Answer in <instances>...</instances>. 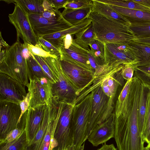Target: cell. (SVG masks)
I'll use <instances>...</instances> for the list:
<instances>
[{"instance_id":"6da1fadb","label":"cell","mask_w":150,"mask_h":150,"mask_svg":"<svg viewBox=\"0 0 150 150\" xmlns=\"http://www.w3.org/2000/svg\"><path fill=\"white\" fill-rule=\"evenodd\" d=\"M140 91L135 90L129 117L125 121L115 123L114 138L118 150H143L144 142L138 124V110Z\"/></svg>"},{"instance_id":"7a4b0ae2","label":"cell","mask_w":150,"mask_h":150,"mask_svg":"<svg viewBox=\"0 0 150 150\" xmlns=\"http://www.w3.org/2000/svg\"><path fill=\"white\" fill-rule=\"evenodd\" d=\"M87 18L92 21L95 39L103 43H126L136 38L129 26L91 11Z\"/></svg>"},{"instance_id":"3957f363","label":"cell","mask_w":150,"mask_h":150,"mask_svg":"<svg viewBox=\"0 0 150 150\" xmlns=\"http://www.w3.org/2000/svg\"><path fill=\"white\" fill-rule=\"evenodd\" d=\"M22 44L20 40H17L8 48L0 51V73L27 87L29 72L26 59L22 53Z\"/></svg>"},{"instance_id":"277c9868","label":"cell","mask_w":150,"mask_h":150,"mask_svg":"<svg viewBox=\"0 0 150 150\" xmlns=\"http://www.w3.org/2000/svg\"><path fill=\"white\" fill-rule=\"evenodd\" d=\"M93 96L92 91L74 106L72 116L74 150H78L88 139Z\"/></svg>"},{"instance_id":"5b68a950","label":"cell","mask_w":150,"mask_h":150,"mask_svg":"<svg viewBox=\"0 0 150 150\" xmlns=\"http://www.w3.org/2000/svg\"><path fill=\"white\" fill-rule=\"evenodd\" d=\"M44 58L57 79L55 83H52V96L60 101L75 105L78 96L62 70L59 58L51 57Z\"/></svg>"},{"instance_id":"8992f818","label":"cell","mask_w":150,"mask_h":150,"mask_svg":"<svg viewBox=\"0 0 150 150\" xmlns=\"http://www.w3.org/2000/svg\"><path fill=\"white\" fill-rule=\"evenodd\" d=\"M74 105L66 103L64 106L56 128L50 150H65L72 145V116Z\"/></svg>"},{"instance_id":"52a82bcc","label":"cell","mask_w":150,"mask_h":150,"mask_svg":"<svg viewBox=\"0 0 150 150\" xmlns=\"http://www.w3.org/2000/svg\"><path fill=\"white\" fill-rule=\"evenodd\" d=\"M13 12L8 16L9 22L15 27L17 40L21 38L25 44L35 46L38 42V37L34 32L31 24L28 13L23 7L15 0Z\"/></svg>"},{"instance_id":"ba28073f","label":"cell","mask_w":150,"mask_h":150,"mask_svg":"<svg viewBox=\"0 0 150 150\" xmlns=\"http://www.w3.org/2000/svg\"><path fill=\"white\" fill-rule=\"evenodd\" d=\"M62 69L78 97L91 86L95 79L94 73L79 65L59 59Z\"/></svg>"},{"instance_id":"9c48e42d","label":"cell","mask_w":150,"mask_h":150,"mask_svg":"<svg viewBox=\"0 0 150 150\" xmlns=\"http://www.w3.org/2000/svg\"><path fill=\"white\" fill-rule=\"evenodd\" d=\"M128 43H104V64L135 66L137 63V60Z\"/></svg>"},{"instance_id":"30bf717a","label":"cell","mask_w":150,"mask_h":150,"mask_svg":"<svg viewBox=\"0 0 150 150\" xmlns=\"http://www.w3.org/2000/svg\"><path fill=\"white\" fill-rule=\"evenodd\" d=\"M21 113L20 104L0 102V142L11 131L18 128Z\"/></svg>"},{"instance_id":"8fae6325","label":"cell","mask_w":150,"mask_h":150,"mask_svg":"<svg viewBox=\"0 0 150 150\" xmlns=\"http://www.w3.org/2000/svg\"><path fill=\"white\" fill-rule=\"evenodd\" d=\"M25 86L9 76L0 73V102L20 104L27 93Z\"/></svg>"},{"instance_id":"7c38bea8","label":"cell","mask_w":150,"mask_h":150,"mask_svg":"<svg viewBox=\"0 0 150 150\" xmlns=\"http://www.w3.org/2000/svg\"><path fill=\"white\" fill-rule=\"evenodd\" d=\"M28 13L32 28L38 37L63 30L73 27L63 17L54 21L43 17L40 13Z\"/></svg>"},{"instance_id":"4fadbf2b","label":"cell","mask_w":150,"mask_h":150,"mask_svg":"<svg viewBox=\"0 0 150 150\" xmlns=\"http://www.w3.org/2000/svg\"><path fill=\"white\" fill-rule=\"evenodd\" d=\"M52 83L49 79L45 77L34 76L29 81L27 87L31 95L30 107L47 104L52 96Z\"/></svg>"},{"instance_id":"5bb4252c","label":"cell","mask_w":150,"mask_h":150,"mask_svg":"<svg viewBox=\"0 0 150 150\" xmlns=\"http://www.w3.org/2000/svg\"><path fill=\"white\" fill-rule=\"evenodd\" d=\"M65 103L52 97L47 104L49 110L47 130L37 150H50V145L59 117Z\"/></svg>"},{"instance_id":"9a60e30c","label":"cell","mask_w":150,"mask_h":150,"mask_svg":"<svg viewBox=\"0 0 150 150\" xmlns=\"http://www.w3.org/2000/svg\"><path fill=\"white\" fill-rule=\"evenodd\" d=\"M93 91V96L89 116L88 136L96 126L103 122L109 100L100 86Z\"/></svg>"},{"instance_id":"2e32d148","label":"cell","mask_w":150,"mask_h":150,"mask_svg":"<svg viewBox=\"0 0 150 150\" xmlns=\"http://www.w3.org/2000/svg\"><path fill=\"white\" fill-rule=\"evenodd\" d=\"M59 49L60 54V59L79 65L94 73L88 60V51L78 45L74 39L67 47L65 48L60 46Z\"/></svg>"},{"instance_id":"e0dca14e","label":"cell","mask_w":150,"mask_h":150,"mask_svg":"<svg viewBox=\"0 0 150 150\" xmlns=\"http://www.w3.org/2000/svg\"><path fill=\"white\" fill-rule=\"evenodd\" d=\"M115 131V116L113 113L107 120L94 128L87 139L93 146H97L114 138Z\"/></svg>"},{"instance_id":"ac0fdd59","label":"cell","mask_w":150,"mask_h":150,"mask_svg":"<svg viewBox=\"0 0 150 150\" xmlns=\"http://www.w3.org/2000/svg\"><path fill=\"white\" fill-rule=\"evenodd\" d=\"M46 106L47 104H44L33 107H29L25 112V129L28 145L32 141L40 128Z\"/></svg>"},{"instance_id":"d6986e66","label":"cell","mask_w":150,"mask_h":150,"mask_svg":"<svg viewBox=\"0 0 150 150\" xmlns=\"http://www.w3.org/2000/svg\"><path fill=\"white\" fill-rule=\"evenodd\" d=\"M120 70L105 77L102 81L100 86L104 93L109 98L105 114L108 116L113 112L114 102L117 90L120 86H122L124 79Z\"/></svg>"},{"instance_id":"ffe728a7","label":"cell","mask_w":150,"mask_h":150,"mask_svg":"<svg viewBox=\"0 0 150 150\" xmlns=\"http://www.w3.org/2000/svg\"><path fill=\"white\" fill-rule=\"evenodd\" d=\"M91 23V20L87 18L81 23L75 26L41 37L58 49L59 44L64 36L68 34L75 35L86 28Z\"/></svg>"},{"instance_id":"44dd1931","label":"cell","mask_w":150,"mask_h":150,"mask_svg":"<svg viewBox=\"0 0 150 150\" xmlns=\"http://www.w3.org/2000/svg\"><path fill=\"white\" fill-rule=\"evenodd\" d=\"M128 45L137 61L134 67L150 65V45L133 41H130Z\"/></svg>"},{"instance_id":"7402d4cb","label":"cell","mask_w":150,"mask_h":150,"mask_svg":"<svg viewBox=\"0 0 150 150\" xmlns=\"http://www.w3.org/2000/svg\"><path fill=\"white\" fill-rule=\"evenodd\" d=\"M92 11L110 18L122 24L129 26L130 22L125 18L112 9L109 5L98 0H92Z\"/></svg>"},{"instance_id":"603a6c76","label":"cell","mask_w":150,"mask_h":150,"mask_svg":"<svg viewBox=\"0 0 150 150\" xmlns=\"http://www.w3.org/2000/svg\"><path fill=\"white\" fill-rule=\"evenodd\" d=\"M109 5L117 12L125 18L130 23H150V12Z\"/></svg>"},{"instance_id":"cb8c5ba5","label":"cell","mask_w":150,"mask_h":150,"mask_svg":"<svg viewBox=\"0 0 150 150\" xmlns=\"http://www.w3.org/2000/svg\"><path fill=\"white\" fill-rule=\"evenodd\" d=\"M92 7L78 9L65 8L61 13L63 18L73 26L81 23L87 18Z\"/></svg>"},{"instance_id":"d4e9b609","label":"cell","mask_w":150,"mask_h":150,"mask_svg":"<svg viewBox=\"0 0 150 150\" xmlns=\"http://www.w3.org/2000/svg\"><path fill=\"white\" fill-rule=\"evenodd\" d=\"M150 91V88L142 83L138 110V127L141 134L145 122Z\"/></svg>"},{"instance_id":"484cf974","label":"cell","mask_w":150,"mask_h":150,"mask_svg":"<svg viewBox=\"0 0 150 150\" xmlns=\"http://www.w3.org/2000/svg\"><path fill=\"white\" fill-rule=\"evenodd\" d=\"M95 35L91 23L87 27L75 35V42L83 49L89 51V44L94 39Z\"/></svg>"},{"instance_id":"4316f807","label":"cell","mask_w":150,"mask_h":150,"mask_svg":"<svg viewBox=\"0 0 150 150\" xmlns=\"http://www.w3.org/2000/svg\"><path fill=\"white\" fill-rule=\"evenodd\" d=\"M28 143L25 129L15 140L9 142H0V150H27Z\"/></svg>"},{"instance_id":"83f0119b","label":"cell","mask_w":150,"mask_h":150,"mask_svg":"<svg viewBox=\"0 0 150 150\" xmlns=\"http://www.w3.org/2000/svg\"><path fill=\"white\" fill-rule=\"evenodd\" d=\"M109 5L130 9L140 10L150 12V9L135 1L134 0H98Z\"/></svg>"},{"instance_id":"f1b7e54d","label":"cell","mask_w":150,"mask_h":150,"mask_svg":"<svg viewBox=\"0 0 150 150\" xmlns=\"http://www.w3.org/2000/svg\"><path fill=\"white\" fill-rule=\"evenodd\" d=\"M26 59L29 72V81L34 76L39 78L45 77L49 79L41 66L32 55H30Z\"/></svg>"},{"instance_id":"f546056e","label":"cell","mask_w":150,"mask_h":150,"mask_svg":"<svg viewBox=\"0 0 150 150\" xmlns=\"http://www.w3.org/2000/svg\"><path fill=\"white\" fill-rule=\"evenodd\" d=\"M129 27L136 38H150V23H131Z\"/></svg>"},{"instance_id":"4dcf8cb0","label":"cell","mask_w":150,"mask_h":150,"mask_svg":"<svg viewBox=\"0 0 150 150\" xmlns=\"http://www.w3.org/2000/svg\"><path fill=\"white\" fill-rule=\"evenodd\" d=\"M28 13H41L45 11L44 0H16Z\"/></svg>"},{"instance_id":"1f68e13d","label":"cell","mask_w":150,"mask_h":150,"mask_svg":"<svg viewBox=\"0 0 150 150\" xmlns=\"http://www.w3.org/2000/svg\"><path fill=\"white\" fill-rule=\"evenodd\" d=\"M89 46L93 55L101 64H104L105 57L104 43L94 39L89 44Z\"/></svg>"},{"instance_id":"d6a6232c","label":"cell","mask_w":150,"mask_h":150,"mask_svg":"<svg viewBox=\"0 0 150 150\" xmlns=\"http://www.w3.org/2000/svg\"><path fill=\"white\" fill-rule=\"evenodd\" d=\"M134 76L143 84L150 88V65L134 67Z\"/></svg>"},{"instance_id":"836d02e7","label":"cell","mask_w":150,"mask_h":150,"mask_svg":"<svg viewBox=\"0 0 150 150\" xmlns=\"http://www.w3.org/2000/svg\"><path fill=\"white\" fill-rule=\"evenodd\" d=\"M142 137L144 142L150 143V91L149 95Z\"/></svg>"},{"instance_id":"e575fe53","label":"cell","mask_w":150,"mask_h":150,"mask_svg":"<svg viewBox=\"0 0 150 150\" xmlns=\"http://www.w3.org/2000/svg\"><path fill=\"white\" fill-rule=\"evenodd\" d=\"M38 42L35 46L40 47L46 52L56 56L59 58H60V54L59 49L55 47L42 37H38Z\"/></svg>"},{"instance_id":"d590c367","label":"cell","mask_w":150,"mask_h":150,"mask_svg":"<svg viewBox=\"0 0 150 150\" xmlns=\"http://www.w3.org/2000/svg\"><path fill=\"white\" fill-rule=\"evenodd\" d=\"M92 0H69L65 4L64 8L68 9H78L93 6Z\"/></svg>"},{"instance_id":"8d00e7d4","label":"cell","mask_w":150,"mask_h":150,"mask_svg":"<svg viewBox=\"0 0 150 150\" xmlns=\"http://www.w3.org/2000/svg\"><path fill=\"white\" fill-rule=\"evenodd\" d=\"M33 55L41 66L52 83H55L56 82L57 79L49 67L45 60L44 57L36 55Z\"/></svg>"},{"instance_id":"74e56055","label":"cell","mask_w":150,"mask_h":150,"mask_svg":"<svg viewBox=\"0 0 150 150\" xmlns=\"http://www.w3.org/2000/svg\"><path fill=\"white\" fill-rule=\"evenodd\" d=\"M27 46L29 50L32 55H36L42 57H51L58 58L56 56L53 55L50 53L46 52L37 46L28 44Z\"/></svg>"},{"instance_id":"f35d334b","label":"cell","mask_w":150,"mask_h":150,"mask_svg":"<svg viewBox=\"0 0 150 150\" xmlns=\"http://www.w3.org/2000/svg\"><path fill=\"white\" fill-rule=\"evenodd\" d=\"M134 71V67L132 65H125L122 70V75L124 79L130 80L133 77Z\"/></svg>"},{"instance_id":"ab89813d","label":"cell","mask_w":150,"mask_h":150,"mask_svg":"<svg viewBox=\"0 0 150 150\" xmlns=\"http://www.w3.org/2000/svg\"><path fill=\"white\" fill-rule=\"evenodd\" d=\"M40 14L43 17L51 20H58L63 17L61 13L57 10L55 11H45Z\"/></svg>"},{"instance_id":"60d3db41","label":"cell","mask_w":150,"mask_h":150,"mask_svg":"<svg viewBox=\"0 0 150 150\" xmlns=\"http://www.w3.org/2000/svg\"><path fill=\"white\" fill-rule=\"evenodd\" d=\"M31 100V95L30 93L28 91L27 93L26 96L22 101L20 103L21 113L20 118L21 122V118L23 114L28 109L30 105V103Z\"/></svg>"},{"instance_id":"b9f144b4","label":"cell","mask_w":150,"mask_h":150,"mask_svg":"<svg viewBox=\"0 0 150 150\" xmlns=\"http://www.w3.org/2000/svg\"><path fill=\"white\" fill-rule=\"evenodd\" d=\"M24 130L16 128L12 130L7 135L4 139L0 142H9L15 140L21 134Z\"/></svg>"},{"instance_id":"7bdbcfd3","label":"cell","mask_w":150,"mask_h":150,"mask_svg":"<svg viewBox=\"0 0 150 150\" xmlns=\"http://www.w3.org/2000/svg\"><path fill=\"white\" fill-rule=\"evenodd\" d=\"M52 6L55 9L64 8L65 6L69 0H48Z\"/></svg>"},{"instance_id":"ee69618b","label":"cell","mask_w":150,"mask_h":150,"mask_svg":"<svg viewBox=\"0 0 150 150\" xmlns=\"http://www.w3.org/2000/svg\"><path fill=\"white\" fill-rule=\"evenodd\" d=\"M43 6L45 11H55L56 10L53 8L48 0H44Z\"/></svg>"},{"instance_id":"f6af8a7d","label":"cell","mask_w":150,"mask_h":150,"mask_svg":"<svg viewBox=\"0 0 150 150\" xmlns=\"http://www.w3.org/2000/svg\"><path fill=\"white\" fill-rule=\"evenodd\" d=\"M97 150H118L113 144L108 145L105 143L100 148Z\"/></svg>"},{"instance_id":"bcb514c9","label":"cell","mask_w":150,"mask_h":150,"mask_svg":"<svg viewBox=\"0 0 150 150\" xmlns=\"http://www.w3.org/2000/svg\"><path fill=\"white\" fill-rule=\"evenodd\" d=\"M133 41L142 44L150 45V38H136Z\"/></svg>"},{"instance_id":"7dc6e473","label":"cell","mask_w":150,"mask_h":150,"mask_svg":"<svg viewBox=\"0 0 150 150\" xmlns=\"http://www.w3.org/2000/svg\"><path fill=\"white\" fill-rule=\"evenodd\" d=\"M0 50L1 49V48H4V50H5L8 48L10 46L2 38L1 34V32H0Z\"/></svg>"},{"instance_id":"c3c4849f","label":"cell","mask_w":150,"mask_h":150,"mask_svg":"<svg viewBox=\"0 0 150 150\" xmlns=\"http://www.w3.org/2000/svg\"><path fill=\"white\" fill-rule=\"evenodd\" d=\"M134 1L150 9V0H134Z\"/></svg>"},{"instance_id":"681fc988","label":"cell","mask_w":150,"mask_h":150,"mask_svg":"<svg viewBox=\"0 0 150 150\" xmlns=\"http://www.w3.org/2000/svg\"><path fill=\"white\" fill-rule=\"evenodd\" d=\"M65 150H74V147L73 145L68 146Z\"/></svg>"},{"instance_id":"f907efd6","label":"cell","mask_w":150,"mask_h":150,"mask_svg":"<svg viewBox=\"0 0 150 150\" xmlns=\"http://www.w3.org/2000/svg\"><path fill=\"white\" fill-rule=\"evenodd\" d=\"M5 1L7 3L9 4L10 3H13L14 4L15 2V0H2V1Z\"/></svg>"},{"instance_id":"816d5d0a","label":"cell","mask_w":150,"mask_h":150,"mask_svg":"<svg viewBox=\"0 0 150 150\" xmlns=\"http://www.w3.org/2000/svg\"><path fill=\"white\" fill-rule=\"evenodd\" d=\"M146 150H150V143L148 144L147 146L145 147Z\"/></svg>"},{"instance_id":"f5cc1de1","label":"cell","mask_w":150,"mask_h":150,"mask_svg":"<svg viewBox=\"0 0 150 150\" xmlns=\"http://www.w3.org/2000/svg\"><path fill=\"white\" fill-rule=\"evenodd\" d=\"M85 143H84L80 147L78 150H83L84 147Z\"/></svg>"},{"instance_id":"db71d44e","label":"cell","mask_w":150,"mask_h":150,"mask_svg":"<svg viewBox=\"0 0 150 150\" xmlns=\"http://www.w3.org/2000/svg\"><path fill=\"white\" fill-rule=\"evenodd\" d=\"M143 150H146V149H145V147H144V149Z\"/></svg>"}]
</instances>
